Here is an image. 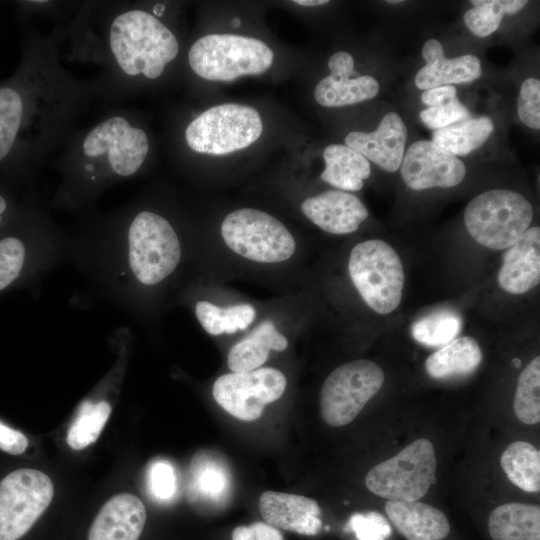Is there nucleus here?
Returning <instances> with one entry per match:
<instances>
[{
    "label": "nucleus",
    "instance_id": "obj_47",
    "mask_svg": "<svg viewBox=\"0 0 540 540\" xmlns=\"http://www.w3.org/2000/svg\"><path fill=\"white\" fill-rule=\"evenodd\" d=\"M387 3H391V4H398V3H401L402 0H389V1H386Z\"/></svg>",
    "mask_w": 540,
    "mask_h": 540
},
{
    "label": "nucleus",
    "instance_id": "obj_30",
    "mask_svg": "<svg viewBox=\"0 0 540 540\" xmlns=\"http://www.w3.org/2000/svg\"><path fill=\"white\" fill-rule=\"evenodd\" d=\"M191 494L212 503L222 502L229 494L230 474L226 466L212 455L195 456L191 466Z\"/></svg>",
    "mask_w": 540,
    "mask_h": 540
},
{
    "label": "nucleus",
    "instance_id": "obj_25",
    "mask_svg": "<svg viewBox=\"0 0 540 540\" xmlns=\"http://www.w3.org/2000/svg\"><path fill=\"white\" fill-rule=\"evenodd\" d=\"M323 159L325 169L320 178L342 191L360 190L371 173L369 161L346 145H328L323 151Z\"/></svg>",
    "mask_w": 540,
    "mask_h": 540
},
{
    "label": "nucleus",
    "instance_id": "obj_24",
    "mask_svg": "<svg viewBox=\"0 0 540 540\" xmlns=\"http://www.w3.org/2000/svg\"><path fill=\"white\" fill-rule=\"evenodd\" d=\"M287 347V338L266 320L230 349L227 365L234 373L252 371L266 362L270 350L284 351Z\"/></svg>",
    "mask_w": 540,
    "mask_h": 540
},
{
    "label": "nucleus",
    "instance_id": "obj_21",
    "mask_svg": "<svg viewBox=\"0 0 540 540\" xmlns=\"http://www.w3.org/2000/svg\"><path fill=\"white\" fill-rule=\"evenodd\" d=\"M422 56L426 64L415 76V85L421 90L472 82L482 74V66L478 57L466 54L455 58H446L442 44L434 38L424 43Z\"/></svg>",
    "mask_w": 540,
    "mask_h": 540
},
{
    "label": "nucleus",
    "instance_id": "obj_40",
    "mask_svg": "<svg viewBox=\"0 0 540 540\" xmlns=\"http://www.w3.org/2000/svg\"><path fill=\"white\" fill-rule=\"evenodd\" d=\"M232 540H284L281 532L265 522L238 526L232 532Z\"/></svg>",
    "mask_w": 540,
    "mask_h": 540
},
{
    "label": "nucleus",
    "instance_id": "obj_17",
    "mask_svg": "<svg viewBox=\"0 0 540 540\" xmlns=\"http://www.w3.org/2000/svg\"><path fill=\"white\" fill-rule=\"evenodd\" d=\"M407 135V127L401 116L389 112L382 117L376 130L350 132L345 137V145L385 171L395 172L404 157Z\"/></svg>",
    "mask_w": 540,
    "mask_h": 540
},
{
    "label": "nucleus",
    "instance_id": "obj_23",
    "mask_svg": "<svg viewBox=\"0 0 540 540\" xmlns=\"http://www.w3.org/2000/svg\"><path fill=\"white\" fill-rule=\"evenodd\" d=\"M385 512L393 526L407 540H442L450 532L446 515L420 501L388 500Z\"/></svg>",
    "mask_w": 540,
    "mask_h": 540
},
{
    "label": "nucleus",
    "instance_id": "obj_18",
    "mask_svg": "<svg viewBox=\"0 0 540 540\" xmlns=\"http://www.w3.org/2000/svg\"><path fill=\"white\" fill-rule=\"evenodd\" d=\"M301 210L311 222L331 234L355 232L369 214L357 196L342 190L308 197L302 202Z\"/></svg>",
    "mask_w": 540,
    "mask_h": 540
},
{
    "label": "nucleus",
    "instance_id": "obj_20",
    "mask_svg": "<svg viewBox=\"0 0 540 540\" xmlns=\"http://www.w3.org/2000/svg\"><path fill=\"white\" fill-rule=\"evenodd\" d=\"M540 281V228H528L503 255L498 273L500 287L511 294H523Z\"/></svg>",
    "mask_w": 540,
    "mask_h": 540
},
{
    "label": "nucleus",
    "instance_id": "obj_33",
    "mask_svg": "<svg viewBox=\"0 0 540 540\" xmlns=\"http://www.w3.org/2000/svg\"><path fill=\"white\" fill-rule=\"evenodd\" d=\"M462 328L461 316L449 309L431 312L418 319L411 328L414 339L428 347L448 344L456 338Z\"/></svg>",
    "mask_w": 540,
    "mask_h": 540
},
{
    "label": "nucleus",
    "instance_id": "obj_28",
    "mask_svg": "<svg viewBox=\"0 0 540 540\" xmlns=\"http://www.w3.org/2000/svg\"><path fill=\"white\" fill-rule=\"evenodd\" d=\"M494 131L488 116L467 120L435 130L432 142L457 156L468 155L482 146Z\"/></svg>",
    "mask_w": 540,
    "mask_h": 540
},
{
    "label": "nucleus",
    "instance_id": "obj_34",
    "mask_svg": "<svg viewBox=\"0 0 540 540\" xmlns=\"http://www.w3.org/2000/svg\"><path fill=\"white\" fill-rule=\"evenodd\" d=\"M540 357L536 356L520 373L513 408L516 417L525 424L540 421Z\"/></svg>",
    "mask_w": 540,
    "mask_h": 540
},
{
    "label": "nucleus",
    "instance_id": "obj_16",
    "mask_svg": "<svg viewBox=\"0 0 540 540\" xmlns=\"http://www.w3.org/2000/svg\"><path fill=\"white\" fill-rule=\"evenodd\" d=\"M330 74L314 89L316 102L324 107H342L374 98L379 92L378 81L354 70V59L346 51L334 53L328 60Z\"/></svg>",
    "mask_w": 540,
    "mask_h": 540
},
{
    "label": "nucleus",
    "instance_id": "obj_10",
    "mask_svg": "<svg viewBox=\"0 0 540 540\" xmlns=\"http://www.w3.org/2000/svg\"><path fill=\"white\" fill-rule=\"evenodd\" d=\"M436 466L432 442L419 438L370 469L365 484L373 494L388 500L418 501L436 483Z\"/></svg>",
    "mask_w": 540,
    "mask_h": 540
},
{
    "label": "nucleus",
    "instance_id": "obj_32",
    "mask_svg": "<svg viewBox=\"0 0 540 540\" xmlns=\"http://www.w3.org/2000/svg\"><path fill=\"white\" fill-rule=\"evenodd\" d=\"M111 413V406L106 400L86 399L79 405L77 415L72 422L67 443L75 450H81L94 443L99 437Z\"/></svg>",
    "mask_w": 540,
    "mask_h": 540
},
{
    "label": "nucleus",
    "instance_id": "obj_31",
    "mask_svg": "<svg viewBox=\"0 0 540 540\" xmlns=\"http://www.w3.org/2000/svg\"><path fill=\"white\" fill-rule=\"evenodd\" d=\"M194 312L204 330L214 336L245 330L255 318V308L250 304L221 308L201 300L195 303Z\"/></svg>",
    "mask_w": 540,
    "mask_h": 540
},
{
    "label": "nucleus",
    "instance_id": "obj_6",
    "mask_svg": "<svg viewBox=\"0 0 540 540\" xmlns=\"http://www.w3.org/2000/svg\"><path fill=\"white\" fill-rule=\"evenodd\" d=\"M274 54L263 41L234 34H208L198 38L188 51V64L199 77L230 82L245 75L266 72Z\"/></svg>",
    "mask_w": 540,
    "mask_h": 540
},
{
    "label": "nucleus",
    "instance_id": "obj_9",
    "mask_svg": "<svg viewBox=\"0 0 540 540\" xmlns=\"http://www.w3.org/2000/svg\"><path fill=\"white\" fill-rule=\"evenodd\" d=\"M262 131V120L255 108L225 103L195 117L185 128L184 139L196 153L219 156L249 147Z\"/></svg>",
    "mask_w": 540,
    "mask_h": 540
},
{
    "label": "nucleus",
    "instance_id": "obj_4",
    "mask_svg": "<svg viewBox=\"0 0 540 540\" xmlns=\"http://www.w3.org/2000/svg\"><path fill=\"white\" fill-rule=\"evenodd\" d=\"M157 14L117 4L101 25L103 73L96 78L100 100H124L137 80L160 78L180 51L177 37Z\"/></svg>",
    "mask_w": 540,
    "mask_h": 540
},
{
    "label": "nucleus",
    "instance_id": "obj_2",
    "mask_svg": "<svg viewBox=\"0 0 540 540\" xmlns=\"http://www.w3.org/2000/svg\"><path fill=\"white\" fill-rule=\"evenodd\" d=\"M70 232L69 263L84 281L79 302H105L134 318L150 312L154 291L178 270L183 247L174 224L143 203L80 217Z\"/></svg>",
    "mask_w": 540,
    "mask_h": 540
},
{
    "label": "nucleus",
    "instance_id": "obj_26",
    "mask_svg": "<svg viewBox=\"0 0 540 540\" xmlns=\"http://www.w3.org/2000/svg\"><path fill=\"white\" fill-rule=\"evenodd\" d=\"M493 540H540V507L519 502L496 507L488 519Z\"/></svg>",
    "mask_w": 540,
    "mask_h": 540
},
{
    "label": "nucleus",
    "instance_id": "obj_15",
    "mask_svg": "<svg viewBox=\"0 0 540 540\" xmlns=\"http://www.w3.org/2000/svg\"><path fill=\"white\" fill-rule=\"evenodd\" d=\"M400 173L412 190L448 188L464 180L466 167L458 157L434 142L419 140L405 151Z\"/></svg>",
    "mask_w": 540,
    "mask_h": 540
},
{
    "label": "nucleus",
    "instance_id": "obj_7",
    "mask_svg": "<svg viewBox=\"0 0 540 540\" xmlns=\"http://www.w3.org/2000/svg\"><path fill=\"white\" fill-rule=\"evenodd\" d=\"M533 218L530 202L509 189H492L474 197L464 212L470 236L480 245L503 250L529 228Z\"/></svg>",
    "mask_w": 540,
    "mask_h": 540
},
{
    "label": "nucleus",
    "instance_id": "obj_11",
    "mask_svg": "<svg viewBox=\"0 0 540 540\" xmlns=\"http://www.w3.org/2000/svg\"><path fill=\"white\" fill-rule=\"evenodd\" d=\"M221 235L234 253L260 263L288 260L296 249L294 237L278 219L253 208L229 213L222 222Z\"/></svg>",
    "mask_w": 540,
    "mask_h": 540
},
{
    "label": "nucleus",
    "instance_id": "obj_3",
    "mask_svg": "<svg viewBox=\"0 0 540 540\" xmlns=\"http://www.w3.org/2000/svg\"><path fill=\"white\" fill-rule=\"evenodd\" d=\"M150 138L126 109H113L93 125L77 129L53 167L60 183L50 200L55 209L82 217L94 211L109 188L139 174L150 154Z\"/></svg>",
    "mask_w": 540,
    "mask_h": 540
},
{
    "label": "nucleus",
    "instance_id": "obj_36",
    "mask_svg": "<svg viewBox=\"0 0 540 540\" xmlns=\"http://www.w3.org/2000/svg\"><path fill=\"white\" fill-rule=\"evenodd\" d=\"M517 112L523 124L531 129H540V81L538 78H527L521 85Z\"/></svg>",
    "mask_w": 540,
    "mask_h": 540
},
{
    "label": "nucleus",
    "instance_id": "obj_13",
    "mask_svg": "<svg viewBox=\"0 0 540 540\" xmlns=\"http://www.w3.org/2000/svg\"><path fill=\"white\" fill-rule=\"evenodd\" d=\"M54 488L39 470L19 469L0 482V540L22 537L49 506Z\"/></svg>",
    "mask_w": 540,
    "mask_h": 540
},
{
    "label": "nucleus",
    "instance_id": "obj_43",
    "mask_svg": "<svg viewBox=\"0 0 540 540\" xmlns=\"http://www.w3.org/2000/svg\"><path fill=\"white\" fill-rule=\"evenodd\" d=\"M457 90L453 85H444L424 90L421 94L422 102L429 107H436L450 103L456 99Z\"/></svg>",
    "mask_w": 540,
    "mask_h": 540
},
{
    "label": "nucleus",
    "instance_id": "obj_22",
    "mask_svg": "<svg viewBox=\"0 0 540 540\" xmlns=\"http://www.w3.org/2000/svg\"><path fill=\"white\" fill-rule=\"evenodd\" d=\"M146 509L135 495L121 493L108 500L89 530L88 540H138Z\"/></svg>",
    "mask_w": 540,
    "mask_h": 540
},
{
    "label": "nucleus",
    "instance_id": "obj_1",
    "mask_svg": "<svg viewBox=\"0 0 540 540\" xmlns=\"http://www.w3.org/2000/svg\"><path fill=\"white\" fill-rule=\"evenodd\" d=\"M59 29L23 27L21 58L0 82V181L35 187L48 157L62 149L79 119L100 100L97 80H81L60 62Z\"/></svg>",
    "mask_w": 540,
    "mask_h": 540
},
{
    "label": "nucleus",
    "instance_id": "obj_12",
    "mask_svg": "<svg viewBox=\"0 0 540 540\" xmlns=\"http://www.w3.org/2000/svg\"><path fill=\"white\" fill-rule=\"evenodd\" d=\"M379 365L358 359L334 369L321 388L320 410L323 421L332 427L351 423L384 383Z\"/></svg>",
    "mask_w": 540,
    "mask_h": 540
},
{
    "label": "nucleus",
    "instance_id": "obj_19",
    "mask_svg": "<svg viewBox=\"0 0 540 540\" xmlns=\"http://www.w3.org/2000/svg\"><path fill=\"white\" fill-rule=\"evenodd\" d=\"M259 511L266 523L298 534L313 536L322 527L321 508L312 498L276 491L263 492Z\"/></svg>",
    "mask_w": 540,
    "mask_h": 540
},
{
    "label": "nucleus",
    "instance_id": "obj_35",
    "mask_svg": "<svg viewBox=\"0 0 540 540\" xmlns=\"http://www.w3.org/2000/svg\"><path fill=\"white\" fill-rule=\"evenodd\" d=\"M473 7L467 10L463 20L466 27L477 37H487L495 32L505 15L503 0H473Z\"/></svg>",
    "mask_w": 540,
    "mask_h": 540
},
{
    "label": "nucleus",
    "instance_id": "obj_41",
    "mask_svg": "<svg viewBox=\"0 0 540 540\" xmlns=\"http://www.w3.org/2000/svg\"><path fill=\"white\" fill-rule=\"evenodd\" d=\"M18 189L0 181V233L8 226L16 215L21 198Z\"/></svg>",
    "mask_w": 540,
    "mask_h": 540
},
{
    "label": "nucleus",
    "instance_id": "obj_8",
    "mask_svg": "<svg viewBox=\"0 0 540 540\" xmlns=\"http://www.w3.org/2000/svg\"><path fill=\"white\" fill-rule=\"evenodd\" d=\"M350 278L365 303L379 314H388L400 304L405 282L397 252L386 242L370 239L351 250Z\"/></svg>",
    "mask_w": 540,
    "mask_h": 540
},
{
    "label": "nucleus",
    "instance_id": "obj_37",
    "mask_svg": "<svg viewBox=\"0 0 540 540\" xmlns=\"http://www.w3.org/2000/svg\"><path fill=\"white\" fill-rule=\"evenodd\" d=\"M150 494L160 501H168L176 493L177 478L173 466L164 460L153 462L147 473Z\"/></svg>",
    "mask_w": 540,
    "mask_h": 540
},
{
    "label": "nucleus",
    "instance_id": "obj_5",
    "mask_svg": "<svg viewBox=\"0 0 540 540\" xmlns=\"http://www.w3.org/2000/svg\"><path fill=\"white\" fill-rule=\"evenodd\" d=\"M70 232L54 222L36 188L0 233V295L28 290L34 297L47 275L69 261Z\"/></svg>",
    "mask_w": 540,
    "mask_h": 540
},
{
    "label": "nucleus",
    "instance_id": "obj_29",
    "mask_svg": "<svg viewBox=\"0 0 540 540\" xmlns=\"http://www.w3.org/2000/svg\"><path fill=\"white\" fill-rule=\"evenodd\" d=\"M501 467L507 478L525 492L540 490V452L526 441L511 443L502 453Z\"/></svg>",
    "mask_w": 540,
    "mask_h": 540
},
{
    "label": "nucleus",
    "instance_id": "obj_42",
    "mask_svg": "<svg viewBox=\"0 0 540 540\" xmlns=\"http://www.w3.org/2000/svg\"><path fill=\"white\" fill-rule=\"evenodd\" d=\"M28 446L24 434L0 422V449L13 455L23 453Z\"/></svg>",
    "mask_w": 540,
    "mask_h": 540
},
{
    "label": "nucleus",
    "instance_id": "obj_38",
    "mask_svg": "<svg viewBox=\"0 0 540 540\" xmlns=\"http://www.w3.org/2000/svg\"><path fill=\"white\" fill-rule=\"evenodd\" d=\"M358 540H386L391 535V527L384 516L371 511L353 514L348 522Z\"/></svg>",
    "mask_w": 540,
    "mask_h": 540
},
{
    "label": "nucleus",
    "instance_id": "obj_44",
    "mask_svg": "<svg viewBox=\"0 0 540 540\" xmlns=\"http://www.w3.org/2000/svg\"><path fill=\"white\" fill-rule=\"evenodd\" d=\"M526 0H503L505 14L513 15L520 12L527 4Z\"/></svg>",
    "mask_w": 540,
    "mask_h": 540
},
{
    "label": "nucleus",
    "instance_id": "obj_46",
    "mask_svg": "<svg viewBox=\"0 0 540 540\" xmlns=\"http://www.w3.org/2000/svg\"><path fill=\"white\" fill-rule=\"evenodd\" d=\"M231 25L233 27H238L241 25V20L239 18H233V20L231 21Z\"/></svg>",
    "mask_w": 540,
    "mask_h": 540
},
{
    "label": "nucleus",
    "instance_id": "obj_45",
    "mask_svg": "<svg viewBox=\"0 0 540 540\" xmlns=\"http://www.w3.org/2000/svg\"><path fill=\"white\" fill-rule=\"evenodd\" d=\"M294 4L306 7L319 6L329 3L327 0H295Z\"/></svg>",
    "mask_w": 540,
    "mask_h": 540
},
{
    "label": "nucleus",
    "instance_id": "obj_27",
    "mask_svg": "<svg viewBox=\"0 0 540 540\" xmlns=\"http://www.w3.org/2000/svg\"><path fill=\"white\" fill-rule=\"evenodd\" d=\"M482 351L477 340L470 336L455 338L425 361V369L435 379H446L470 374L482 361Z\"/></svg>",
    "mask_w": 540,
    "mask_h": 540
},
{
    "label": "nucleus",
    "instance_id": "obj_14",
    "mask_svg": "<svg viewBox=\"0 0 540 540\" xmlns=\"http://www.w3.org/2000/svg\"><path fill=\"white\" fill-rule=\"evenodd\" d=\"M284 374L270 367L218 377L212 388L215 401L230 415L242 421L258 419L267 404L284 393Z\"/></svg>",
    "mask_w": 540,
    "mask_h": 540
},
{
    "label": "nucleus",
    "instance_id": "obj_39",
    "mask_svg": "<svg viewBox=\"0 0 540 540\" xmlns=\"http://www.w3.org/2000/svg\"><path fill=\"white\" fill-rule=\"evenodd\" d=\"M422 122L438 130L470 118L468 109L457 99L445 105L429 107L420 112Z\"/></svg>",
    "mask_w": 540,
    "mask_h": 540
}]
</instances>
